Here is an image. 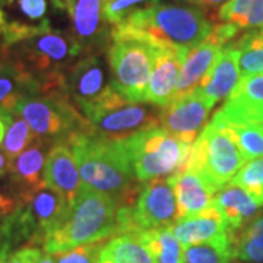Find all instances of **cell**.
<instances>
[{"label":"cell","mask_w":263,"mask_h":263,"mask_svg":"<svg viewBox=\"0 0 263 263\" xmlns=\"http://www.w3.org/2000/svg\"><path fill=\"white\" fill-rule=\"evenodd\" d=\"M84 186L111 197L120 206L133 205L141 189L122 141H104L85 132L69 138Z\"/></svg>","instance_id":"1"},{"label":"cell","mask_w":263,"mask_h":263,"mask_svg":"<svg viewBox=\"0 0 263 263\" xmlns=\"http://www.w3.org/2000/svg\"><path fill=\"white\" fill-rule=\"evenodd\" d=\"M164 46L148 34L126 25L113 27L108 47L111 88L130 103H146V89L157 53Z\"/></svg>","instance_id":"2"},{"label":"cell","mask_w":263,"mask_h":263,"mask_svg":"<svg viewBox=\"0 0 263 263\" xmlns=\"http://www.w3.org/2000/svg\"><path fill=\"white\" fill-rule=\"evenodd\" d=\"M117 211L119 205L111 197L82 184L65 224L44 241L46 253H65L113 237L117 234Z\"/></svg>","instance_id":"3"},{"label":"cell","mask_w":263,"mask_h":263,"mask_svg":"<svg viewBox=\"0 0 263 263\" xmlns=\"http://www.w3.org/2000/svg\"><path fill=\"white\" fill-rule=\"evenodd\" d=\"M122 25L142 31L164 44L186 50L203 43L214 29L206 10L177 3H158L132 15Z\"/></svg>","instance_id":"4"},{"label":"cell","mask_w":263,"mask_h":263,"mask_svg":"<svg viewBox=\"0 0 263 263\" xmlns=\"http://www.w3.org/2000/svg\"><path fill=\"white\" fill-rule=\"evenodd\" d=\"M122 142L138 183L183 173L193 145L180 141L162 127L138 132Z\"/></svg>","instance_id":"5"},{"label":"cell","mask_w":263,"mask_h":263,"mask_svg":"<svg viewBox=\"0 0 263 263\" xmlns=\"http://www.w3.org/2000/svg\"><path fill=\"white\" fill-rule=\"evenodd\" d=\"M2 51L29 72L40 85L66 73L82 54V48L70 32L53 29L51 25L38 29Z\"/></svg>","instance_id":"6"},{"label":"cell","mask_w":263,"mask_h":263,"mask_svg":"<svg viewBox=\"0 0 263 263\" xmlns=\"http://www.w3.org/2000/svg\"><path fill=\"white\" fill-rule=\"evenodd\" d=\"M13 113L28 123L38 138L51 143L67 142L72 135L86 127V120L65 88L40 89L35 94L27 95L16 104Z\"/></svg>","instance_id":"7"},{"label":"cell","mask_w":263,"mask_h":263,"mask_svg":"<svg viewBox=\"0 0 263 263\" xmlns=\"http://www.w3.org/2000/svg\"><path fill=\"white\" fill-rule=\"evenodd\" d=\"M141 103H130L113 88L100 101L85 108V133L104 141H124L138 132L161 127L160 110Z\"/></svg>","instance_id":"8"},{"label":"cell","mask_w":263,"mask_h":263,"mask_svg":"<svg viewBox=\"0 0 263 263\" xmlns=\"http://www.w3.org/2000/svg\"><path fill=\"white\" fill-rule=\"evenodd\" d=\"M246 162L234 139L222 127L209 123L193 142L184 171L199 173L218 192Z\"/></svg>","instance_id":"9"},{"label":"cell","mask_w":263,"mask_h":263,"mask_svg":"<svg viewBox=\"0 0 263 263\" xmlns=\"http://www.w3.org/2000/svg\"><path fill=\"white\" fill-rule=\"evenodd\" d=\"M177 221V199L170 177L143 186L133 205L117 211V234L138 235L143 231L171 227Z\"/></svg>","instance_id":"10"},{"label":"cell","mask_w":263,"mask_h":263,"mask_svg":"<svg viewBox=\"0 0 263 263\" xmlns=\"http://www.w3.org/2000/svg\"><path fill=\"white\" fill-rule=\"evenodd\" d=\"M70 19V34L82 54H103L111 44L113 27L105 16L107 0H63Z\"/></svg>","instance_id":"11"},{"label":"cell","mask_w":263,"mask_h":263,"mask_svg":"<svg viewBox=\"0 0 263 263\" xmlns=\"http://www.w3.org/2000/svg\"><path fill=\"white\" fill-rule=\"evenodd\" d=\"M65 88L79 111L100 101L111 89L101 54H85L70 66L65 73Z\"/></svg>","instance_id":"12"},{"label":"cell","mask_w":263,"mask_h":263,"mask_svg":"<svg viewBox=\"0 0 263 263\" xmlns=\"http://www.w3.org/2000/svg\"><path fill=\"white\" fill-rule=\"evenodd\" d=\"M215 104L199 88L192 94L160 108V124L170 135L186 143H193L205 126L211 108Z\"/></svg>","instance_id":"13"},{"label":"cell","mask_w":263,"mask_h":263,"mask_svg":"<svg viewBox=\"0 0 263 263\" xmlns=\"http://www.w3.org/2000/svg\"><path fill=\"white\" fill-rule=\"evenodd\" d=\"M189 50L164 44L157 53L155 66L146 89V103L164 108L171 104L179 82L181 65Z\"/></svg>","instance_id":"14"},{"label":"cell","mask_w":263,"mask_h":263,"mask_svg":"<svg viewBox=\"0 0 263 263\" xmlns=\"http://www.w3.org/2000/svg\"><path fill=\"white\" fill-rule=\"evenodd\" d=\"M51 146H53L51 142L37 136L27 149L22 151L13 160H10L8 179L18 192L22 202L34 190L46 184L44 167H46L48 151Z\"/></svg>","instance_id":"15"},{"label":"cell","mask_w":263,"mask_h":263,"mask_svg":"<svg viewBox=\"0 0 263 263\" xmlns=\"http://www.w3.org/2000/svg\"><path fill=\"white\" fill-rule=\"evenodd\" d=\"M44 183L65 197L70 205L75 202L82 184L69 143L56 142L50 148L44 167Z\"/></svg>","instance_id":"16"},{"label":"cell","mask_w":263,"mask_h":263,"mask_svg":"<svg viewBox=\"0 0 263 263\" xmlns=\"http://www.w3.org/2000/svg\"><path fill=\"white\" fill-rule=\"evenodd\" d=\"M222 48L224 47H221L219 44L206 38L199 46L189 50L184 57V62L181 65L179 82H177L173 101L184 98L193 91H196L216 63Z\"/></svg>","instance_id":"17"},{"label":"cell","mask_w":263,"mask_h":263,"mask_svg":"<svg viewBox=\"0 0 263 263\" xmlns=\"http://www.w3.org/2000/svg\"><path fill=\"white\" fill-rule=\"evenodd\" d=\"M170 180L177 199V219L196 216L211 206L216 190L199 173L183 171Z\"/></svg>","instance_id":"18"},{"label":"cell","mask_w":263,"mask_h":263,"mask_svg":"<svg viewBox=\"0 0 263 263\" xmlns=\"http://www.w3.org/2000/svg\"><path fill=\"white\" fill-rule=\"evenodd\" d=\"M171 228L180 245L184 247L206 243L226 234H234L224 215L214 206H209L196 216L180 218Z\"/></svg>","instance_id":"19"},{"label":"cell","mask_w":263,"mask_h":263,"mask_svg":"<svg viewBox=\"0 0 263 263\" xmlns=\"http://www.w3.org/2000/svg\"><path fill=\"white\" fill-rule=\"evenodd\" d=\"M211 206L216 208L224 215L233 233H237L249 224L254 216L259 215L260 208H263L247 190L231 183L216 192Z\"/></svg>","instance_id":"20"},{"label":"cell","mask_w":263,"mask_h":263,"mask_svg":"<svg viewBox=\"0 0 263 263\" xmlns=\"http://www.w3.org/2000/svg\"><path fill=\"white\" fill-rule=\"evenodd\" d=\"M40 91L38 81L13 59L2 51L0 57V110L13 111L27 95Z\"/></svg>","instance_id":"21"},{"label":"cell","mask_w":263,"mask_h":263,"mask_svg":"<svg viewBox=\"0 0 263 263\" xmlns=\"http://www.w3.org/2000/svg\"><path fill=\"white\" fill-rule=\"evenodd\" d=\"M240 81L241 73L238 67V53L233 47L226 46L199 89L216 104L233 94Z\"/></svg>","instance_id":"22"},{"label":"cell","mask_w":263,"mask_h":263,"mask_svg":"<svg viewBox=\"0 0 263 263\" xmlns=\"http://www.w3.org/2000/svg\"><path fill=\"white\" fill-rule=\"evenodd\" d=\"M0 8L13 15L9 22L44 27L50 25V10H65V3L63 0H0Z\"/></svg>","instance_id":"23"},{"label":"cell","mask_w":263,"mask_h":263,"mask_svg":"<svg viewBox=\"0 0 263 263\" xmlns=\"http://www.w3.org/2000/svg\"><path fill=\"white\" fill-rule=\"evenodd\" d=\"M101 260L113 263H155L152 254L136 235L120 234L104 243Z\"/></svg>","instance_id":"24"},{"label":"cell","mask_w":263,"mask_h":263,"mask_svg":"<svg viewBox=\"0 0 263 263\" xmlns=\"http://www.w3.org/2000/svg\"><path fill=\"white\" fill-rule=\"evenodd\" d=\"M214 19L241 29H263V0H230L216 10Z\"/></svg>","instance_id":"25"},{"label":"cell","mask_w":263,"mask_h":263,"mask_svg":"<svg viewBox=\"0 0 263 263\" xmlns=\"http://www.w3.org/2000/svg\"><path fill=\"white\" fill-rule=\"evenodd\" d=\"M228 46L238 53L241 78L263 73V29H250Z\"/></svg>","instance_id":"26"},{"label":"cell","mask_w":263,"mask_h":263,"mask_svg":"<svg viewBox=\"0 0 263 263\" xmlns=\"http://www.w3.org/2000/svg\"><path fill=\"white\" fill-rule=\"evenodd\" d=\"M136 237L146 246L155 263H184L181 245L171 227L143 231Z\"/></svg>","instance_id":"27"},{"label":"cell","mask_w":263,"mask_h":263,"mask_svg":"<svg viewBox=\"0 0 263 263\" xmlns=\"http://www.w3.org/2000/svg\"><path fill=\"white\" fill-rule=\"evenodd\" d=\"M234 234H226L206 243L184 247V263H231L234 259Z\"/></svg>","instance_id":"28"},{"label":"cell","mask_w":263,"mask_h":263,"mask_svg":"<svg viewBox=\"0 0 263 263\" xmlns=\"http://www.w3.org/2000/svg\"><path fill=\"white\" fill-rule=\"evenodd\" d=\"M37 135L31 130L29 124L19 114L10 111L8 124H6V133L2 142V152L9 158L13 160L18 157L22 151H25L29 145L34 142Z\"/></svg>","instance_id":"29"},{"label":"cell","mask_w":263,"mask_h":263,"mask_svg":"<svg viewBox=\"0 0 263 263\" xmlns=\"http://www.w3.org/2000/svg\"><path fill=\"white\" fill-rule=\"evenodd\" d=\"M219 127L234 139L247 162L263 157V127L253 124H228Z\"/></svg>","instance_id":"30"},{"label":"cell","mask_w":263,"mask_h":263,"mask_svg":"<svg viewBox=\"0 0 263 263\" xmlns=\"http://www.w3.org/2000/svg\"><path fill=\"white\" fill-rule=\"evenodd\" d=\"M230 183L247 190L263 206V158L249 161Z\"/></svg>","instance_id":"31"},{"label":"cell","mask_w":263,"mask_h":263,"mask_svg":"<svg viewBox=\"0 0 263 263\" xmlns=\"http://www.w3.org/2000/svg\"><path fill=\"white\" fill-rule=\"evenodd\" d=\"M161 3V0H107L105 3V16L111 27L122 25L132 15L149 9Z\"/></svg>","instance_id":"32"},{"label":"cell","mask_w":263,"mask_h":263,"mask_svg":"<svg viewBox=\"0 0 263 263\" xmlns=\"http://www.w3.org/2000/svg\"><path fill=\"white\" fill-rule=\"evenodd\" d=\"M228 100H234L240 103L262 105L263 104V73L241 78L233 94Z\"/></svg>","instance_id":"33"},{"label":"cell","mask_w":263,"mask_h":263,"mask_svg":"<svg viewBox=\"0 0 263 263\" xmlns=\"http://www.w3.org/2000/svg\"><path fill=\"white\" fill-rule=\"evenodd\" d=\"M104 241L79 246L76 249L57 254L56 263H100Z\"/></svg>","instance_id":"34"},{"label":"cell","mask_w":263,"mask_h":263,"mask_svg":"<svg viewBox=\"0 0 263 263\" xmlns=\"http://www.w3.org/2000/svg\"><path fill=\"white\" fill-rule=\"evenodd\" d=\"M18 192L8 177H0V222H5L22 206Z\"/></svg>","instance_id":"35"},{"label":"cell","mask_w":263,"mask_h":263,"mask_svg":"<svg viewBox=\"0 0 263 263\" xmlns=\"http://www.w3.org/2000/svg\"><path fill=\"white\" fill-rule=\"evenodd\" d=\"M241 28L237 27L235 24H231V22H219V24H215L214 25V29L212 32L209 34V40L214 41L216 44H219L221 47H226L230 43H233L235 40V37H238Z\"/></svg>","instance_id":"36"},{"label":"cell","mask_w":263,"mask_h":263,"mask_svg":"<svg viewBox=\"0 0 263 263\" xmlns=\"http://www.w3.org/2000/svg\"><path fill=\"white\" fill-rule=\"evenodd\" d=\"M41 256L43 253L40 249L34 246H25L10 254L5 263H37L41 259Z\"/></svg>","instance_id":"37"},{"label":"cell","mask_w":263,"mask_h":263,"mask_svg":"<svg viewBox=\"0 0 263 263\" xmlns=\"http://www.w3.org/2000/svg\"><path fill=\"white\" fill-rule=\"evenodd\" d=\"M12 249H13V245L6 231V227L3 222H0V263H5L8 260Z\"/></svg>","instance_id":"38"},{"label":"cell","mask_w":263,"mask_h":263,"mask_svg":"<svg viewBox=\"0 0 263 263\" xmlns=\"http://www.w3.org/2000/svg\"><path fill=\"white\" fill-rule=\"evenodd\" d=\"M237 233L245 235H256V234H263V212L259 214L257 216H254L253 219L246 224L241 230H238Z\"/></svg>","instance_id":"39"},{"label":"cell","mask_w":263,"mask_h":263,"mask_svg":"<svg viewBox=\"0 0 263 263\" xmlns=\"http://www.w3.org/2000/svg\"><path fill=\"white\" fill-rule=\"evenodd\" d=\"M180 2H186L189 5H193L197 6L200 9H209V8H215V6H221V5H226L227 2L230 0H180Z\"/></svg>","instance_id":"40"},{"label":"cell","mask_w":263,"mask_h":263,"mask_svg":"<svg viewBox=\"0 0 263 263\" xmlns=\"http://www.w3.org/2000/svg\"><path fill=\"white\" fill-rule=\"evenodd\" d=\"M9 113L10 111H6V110H0V145H2L5 133H6V124H8Z\"/></svg>","instance_id":"41"},{"label":"cell","mask_w":263,"mask_h":263,"mask_svg":"<svg viewBox=\"0 0 263 263\" xmlns=\"http://www.w3.org/2000/svg\"><path fill=\"white\" fill-rule=\"evenodd\" d=\"M9 164H10L9 158H8L3 152H0V177H6V176H8Z\"/></svg>","instance_id":"42"},{"label":"cell","mask_w":263,"mask_h":263,"mask_svg":"<svg viewBox=\"0 0 263 263\" xmlns=\"http://www.w3.org/2000/svg\"><path fill=\"white\" fill-rule=\"evenodd\" d=\"M8 19H6V15L5 12L0 8V53H2V35H3V29H5V25H6Z\"/></svg>","instance_id":"43"},{"label":"cell","mask_w":263,"mask_h":263,"mask_svg":"<svg viewBox=\"0 0 263 263\" xmlns=\"http://www.w3.org/2000/svg\"><path fill=\"white\" fill-rule=\"evenodd\" d=\"M37 263H56V257L53 256V254H44V256H41V259L38 260Z\"/></svg>","instance_id":"44"},{"label":"cell","mask_w":263,"mask_h":263,"mask_svg":"<svg viewBox=\"0 0 263 263\" xmlns=\"http://www.w3.org/2000/svg\"><path fill=\"white\" fill-rule=\"evenodd\" d=\"M0 57H2V53H0Z\"/></svg>","instance_id":"45"}]
</instances>
